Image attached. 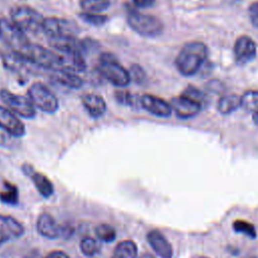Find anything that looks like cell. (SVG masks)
Segmentation results:
<instances>
[{"label": "cell", "instance_id": "ffe728a7", "mask_svg": "<svg viewBox=\"0 0 258 258\" xmlns=\"http://www.w3.org/2000/svg\"><path fill=\"white\" fill-rule=\"evenodd\" d=\"M51 78L56 83L70 89H80L83 86V80L80 76L77 75V73L64 69L52 70Z\"/></svg>", "mask_w": 258, "mask_h": 258}, {"label": "cell", "instance_id": "3957f363", "mask_svg": "<svg viewBox=\"0 0 258 258\" xmlns=\"http://www.w3.org/2000/svg\"><path fill=\"white\" fill-rule=\"evenodd\" d=\"M100 76L116 87H126L131 82L129 71L126 70L112 52H103L96 67Z\"/></svg>", "mask_w": 258, "mask_h": 258}, {"label": "cell", "instance_id": "83f0119b", "mask_svg": "<svg viewBox=\"0 0 258 258\" xmlns=\"http://www.w3.org/2000/svg\"><path fill=\"white\" fill-rule=\"evenodd\" d=\"M80 18L85 22L93 26H102L108 21V16L102 13H89V12H80Z\"/></svg>", "mask_w": 258, "mask_h": 258}, {"label": "cell", "instance_id": "9c48e42d", "mask_svg": "<svg viewBox=\"0 0 258 258\" xmlns=\"http://www.w3.org/2000/svg\"><path fill=\"white\" fill-rule=\"evenodd\" d=\"M0 57L2 60L3 66L10 72L17 74L19 76H23L25 74H31L34 72V69L37 68L36 66L32 64L28 60L22 58L21 56L15 54L14 52L10 51H1Z\"/></svg>", "mask_w": 258, "mask_h": 258}, {"label": "cell", "instance_id": "ab89813d", "mask_svg": "<svg viewBox=\"0 0 258 258\" xmlns=\"http://www.w3.org/2000/svg\"><path fill=\"white\" fill-rule=\"evenodd\" d=\"M192 258H209V257H206V256H196V257H192Z\"/></svg>", "mask_w": 258, "mask_h": 258}, {"label": "cell", "instance_id": "1f68e13d", "mask_svg": "<svg viewBox=\"0 0 258 258\" xmlns=\"http://www.w3.org/2000/svg\"><path fill=\"white\" fill-rule=\"evenodd\" d=\"M129 75L131 78V81L140 84L142 83L145 78H146V74L145 71L143 70V68L137 63H133L131 64L130 69H129Z\"/></svg>", "mask_w": 258, "mask_h": 258}, {"label": "cell", "instance_id": "30bf717a", "mask_svg": "<svg viewBox=\"0 0 258 258\" xmlns=\"http://www.w3.org/2000/svg\"><path fill=\"white\" fill-rule=\"evenodd\" d=\"M256 43L251 37L241 35L236 39L234 44V56L239 64H244L252 60L256 56Z\"/></svg>", "mask_w": 258, "mask_h": 258}, {"label": "cell", "instance_id": "5bb4252c", "mask_svg": "<svg viewBox=\"0 0 258 258\" xmlns=\"http://www.w3.org/2000/svg\"><path fill=\"white\" fill-rule=\"evenodd\" d=\"M170 106L172 111L175 113V115L178 118L186 119L191 118L200 113L203 106L191 101L188 98H185L183 96H177L173 97L170 100Z\"/></svg>", "mask_w": 258, "mask_h": 258}, {"label": "cell", "instance_id": "ba28073f", "mask_svg": "<svg viewBox=\"0 0 258 258\" xmlns=\"http://www.w3.org/2000/svg\"><path fill=\"white\" fill-rule=\"evenodd\" d=\"M43 32L48 38L62 36H77L79 32L78 25L67 18L49 16L43 21Z\"/></svg>", "mask_w": 258, "mask_h": 258}, {"label": "cell", "instance_id": "836d02e7", "mask_svg": "<svg viewBox=\"0 0 258 258\" xmlns=\"http://www.w3.org/2000/svg\"><path fill=\"white\" fill-rule=\"evenodd\" d=\"M248 12L252 25L258 29V1L251 3L248 8Z\"/></svg>", "mask_w": 258, "mask_h": 258}, {"label": "cell", "instance_id": "6da1fadb", "mask_svg": "<svg viewBox=\"0 0 258 258\" xmlns=\"http://www.w3.org/2000/svg\"><path fill=\"white\" fill-rule=\"evenodd\" d=\"M208 56V47L201 41L186 42L175 57L177 71L185 77L195 75Z\"/></svg>", "mask_w": 258, "mask_h": 258}, {"label": "cell", "instance_id": "8d00e7d4", "mask_svg": "<svg viewBox=\"0 0 258 258\" xmlns=\"http://www.w3.org/2000/svg\"><path fill=\"white\" fill-rule=\"evenodd\" d=\"M23 258H42V256L37 250H32L28 252L26 255H24Z\"/></svg>", "mask_w": 258, "mask_h": 258}, {"label": "cell", "instance_id": "2e32d148", "mask_svg": "<svg viewBox=\"0 0 258 258\" xmlns=\"http://www.w3.org/2000/svg\"><path fill=\"white\" fill-rule=\"evenodd\" d=\"M57 53L60 56V69H64L74 73H81L86 70L87 63L83 51L69 50Z\"/></svg>", "mask_w": 258, "mask_h": 258}, {"label": "cell", "instance_id": "7402d4cb", "mask_svg": "<svg viewBox=\"0 0 258 258\" xmlns=\"http://www.w3.org/2000/svg\"><path fill=\"white\" fill-rule=\"evenodd\" d=\"M137 250V246L133 241L125 240L116 246L111 258H136Z\"/></svg>", "mask_w": 258, "mask_h": 258}, {"label": "cell", "instance_id": "f1b7e54d", "mask_svg": "<svg viewBox=\"0 0 258 258\" xmlns=\"http://www.w3.org/2000/svg\"><path fill=\"white\" fill-rule=\"evenodd\" d=\"M114 97L119 104L127 107H135L137 105V102L140 103V100L137 101V97L135 95H132L128 91H116L114 93Z\"/></svg>", "mask_w": 258, "mask_h": 258}, {"label": "cell", "instance_id": "d6986e66", "mask_svg": "<svg viewBox=\"0 0 258 258\" xmlns=\"http://www.w3.org/2000/svg\"><path fill=\"white\" fill-rule=\"evenodd\" d=\"M22 169L25 174H27L31 178L36 189L42 197L49 198L53 194V185L44 174L35 171L29 164H24L22 166Z\"/></svg>", "mask_w": 258, "mask_h": 258}, {"label": "cell", "instance_id": "7c38bea8", "mask_svg": "<svg viewBox=\"0 0 258 258\" xmlns=\"http://www.w3.org/2000/svg\"><path fill=\"white\" fill-rule=\"evenodd\" d=\"M140 105L144 110L157 117H168L172 113L170 104L154 95H142L140 97Z\"/></svg>", "mask_w": 258, "mask_h": 258}, {"label": "cell", "instance_id": "ac0fdd59", "mask_svg": "<svg viewBox=\"0 0 258 258\" xmlns=\"http://www.w3.org/2000/svg\"><path fill=\"white\" fill-rule=\"evenodd\" d=\"M81 102L86 111L93 118L102 117L107 110L105 99L98 94H85L81 97Z\"/></svg>", "mask_w": 258, "mask_h": 258}, {"label": "cell", "instance_id": "d4e9b609", "mask_svg": "<svg viewBox=\"0 0 258 258\" xmlns=\"http://www.w3.org/2000/svg\"><path fill=\"white\" fill-rule=\"evenodd\" d=\"M241 106L248 112L255 113L258 111V91L245 92L241 97Z\"/></svg>", "mask_w": 258, "mask_h": 258}, {"label": "cell", "instance_id": "603a6c76", "mask_svg": "<svg viewBox=\"0 0 258 258\" xmlns=\"http://www.w3.org/2000/svg\"><path fill=\"white\" fill-rule=\"evenodd\" d=\"M111 0H80V7L83 12L101 13L108 9Z\"/></svg>", "mask_w": 258, "mask_h": 258}, {"label": "cell", "instance_id": "52a82bcc", "mask_svg": "<svg viewBox=\"0 0 258 258\" xmlns=\"http://www.w3.org/2000/svg\"><path fill=\"white\" fill-rule=\"evenodd\" d=\"M0 99L8 108L25 119H32L36 115V110L28 97L15 94L7 89L0 90Z\"/></svg>", "mask_w": 258, "mask_h": 258}, {"label": "cell", "instance_id": "d590c367", "mask_svg": "<svg viewBox=\"0 0 258 258\" xmlns=\"http://www.w3.org/2000/svg\"><path fill=\"white\" fill-rule=\"evenodd\" d=\"M45 258H70L67 253L62 251H52L45 256Z\"/></svg>", "mask_w": 258, "mask_h": 258}, {"label": "cell", "instance_id": "4fadbf2b", "mask_svg": "<svg viewBox=\"0 0 258 258\" xmlns=\"http://www.w3.org/2000/svg\"><path fill=\"white\" fill-rule=\"evenodd\" d=\"M23 233L24 228L17 220L10 216L0 215V246L21 237Z\"/></svg>", "mask_w": 258, "mask_h": 258}, {"label": "cell", "instance_id": "44dd1931", "mask_svg": "<svg viewBox=\"0 0 258 258\" xmlns=\"http://www.w3.org/2000/svg\"><path fill=\"white\" fill-rule=\"evenodd\" d=\"M241 106V97L235 94L225 95L218 102V110L222 114H230Z\"/></svg>", "mask_w": 258, "mask_h": 258}, {"label": "cell", "instance_id": "f546056e", "mask_svg": "<svg viewBox=\"0 0 258 258\" xmlns=\"http://www.w3.org/2000/svg\"><path fill=\"white\" fill-rule=\"evenodd\" d=\"M233 229L236 231V232H239V233H242L250 238H256L257 237V233H256V230L254 228V226L249 223V222H246V221H243V220H237L233 223Z\"/></svg>", "mask_w": 258, "mask_h": 258}, {"label": "cell", "instance_id": "8fae6325", "mask_svg": "<svg viewBox=\"0 0 258 258\" xmlns=\"http://www.w3.org/2000/svg\"><path fill=\"white\" fill-rule=\"evenodd\" d=\"M0 126L10 135L19 138L25 135L26 128L23 122L8 108L0 105Z\"/></svg>", "mask_w": 258, "mask_h": 258}, {"label": "cell", "instance_id": "277c9868", "mask_svg": "<svg viewBox=\"0 0 258 258\" xmlns=\"http://www.w3.org/2000/svg\"><path fill=\"white\" fill-rule=\"evenodd\" d=\"M10 17L12 22L25 33L37 34L43 32L44 17L31 6L17 5L12 7Z\"/></svg>", "mask_w": 258, "mask_h": 258}, {"label": "cell", "instance_id": "484cf974", "mask_svg": "<svg viewBox=\"0 0 258 258\" xmlns=\"http://www.w3.org/2000/svg\"><path fill=\"white\" fill-rule=\"evenodd\" d=\"M80 249L84 255L94 256L100 252L101 245L96 239L92 237H85L80 243Z\"/></svg>", "mask_w": 258, "mask_h": 258}, {"label": "cell", "instance_id": "5b68a950", "mask_svg": "<svg viewBox=\"0 0 258 258\" xmlns=\"http://www.w3.org/2000/svg\"><path fill=\"white\" fill-rule=\"evenodd\" d=\"M127 23L137 34L144 37H156L163 31L164 25L156 16L130 10L127 14Z\"/></svg>", "mask_w": 258, "mask_h": 258}, {"label": "cell", "instance_id": "e575fe53", "mask_svg": "<svg viewBox=\"0 0 258 258\" xmlns=\"http://www.w3.org/2000/svg\"><path fill=\"white\" fill-rule=\"evenodd\" d=\"M134 5L140 8H147L154 4L155 0H132Z\"/></svg>", "mask_w": 258, "mask_h": 258}, {"label": "cell", "instance_id": "d6a6232c", "mask_svg": "<svg viewBox=\"0 0 258 258\" xmlns=\"http://www.w3.org/2000/svg\"><path fill=\"white\" fill-rule=\"evenodd\" d=\"M14 138L5 129L0 126V146L11 148L14 145Z\"/></svg>", "mask_w": 258, "mask_h": 258}, {"label": "cell", "instance_id": "4dcf8cb0", "mask_svg": "<svg viewBox=\"0 0 258 258\" xmlns=\"http://www.w3.org/2000/svg\"><path fill=\"white\" fill-rule=\"evenodd\" d=\"M181 96L190 99L191 101L200 104V105H204L206 103V97L203 94V92L201 90H199L197 87H194L191 85L187 86L183 92L181 93Z\"/></svg>", "mask_w": 258, "mask_h": 258}, {"label": "cell", "instance_id": "74e56055", "mask_svg": "<svg viewBox=\"0 0 258 258\" xmlns=\"http://www.w3.org/2000/svg\"><path fill=\"white\" fill-rule=\"evenodd\" d=\"M253 121L256 125H258V111L253 113Z\"/></svg>", "mask_w": 258, "mask_h": 258}, {"label": "cell", "instance_id": "f35d334b", "mask_svg": "<svg viewBox=\"0 0 258 258\" xmlns=\"http://www.w3.org/2000/svg\"><path fill=\"white\" fill-rule=\"evenodd\" d=\"M140 258H155V257L152 256V255L149 254V253H145V254H143Z\"/></svg>", "mask_w": 258, "mask_h": 258}, {"label": "cell", "instance_id": "8992f818", "mask_svg": "<svg viewBox=\"0 0 258 258\" xmlns=\"http://www.w3.org/2000/svg\"><path fill=\"white\" fill-rule=\"evenodd\" d=\"M27 97L35 108L48 114L55 113L59 107V102L55 94L40 82L30 85L27 90Z\"/></svg>", "mask_w": 258, "mask_h": 258}, {"label": "cell", "instance_id": "4316f807", "mask_svg": "<svg viewBox=\"0 0 258 258\" xmlns=\"http://www.w3.org/2000/svg\"><path fill=\"white\" fill-rule=\"evenodd\" d=\"M95 232L97 237L103 242L109 243V242H113L116 239V231L110 225H107V224L98 225L95 229Z\"/></svg>", "mask_w": 258, "mask_h": 258}, {"label": "cell", "instance_id": "e0dca14e", "mask_svg": "<svg viewBox=\"0 0 258 258\" xmlns=\"http://www.w3.org/2000/svg\"><path fill=\"white\" fill-rule=\"evenodd\" d=\"M147 241L154 252L161 258H171L173 250L170 243L158 230H151L147 234Z\"/></svg>", "mask_w": 258, "mask_h": 258}, {"label": "cell", "instance_id": "7a4b0ae2", "mask_svg": "<svg viewBox=\"0 0 258 258\" xmlns=\"http://www.w3.org/2000/svg\"><path fill=\"white\" fill-rule=\"evenodd\" d=\"M0 40L12 52L26 60L28 59L33 43L28 39L25 32L6 17L0 18Z\"/></svg>", "mask_w": 258, "mask_h": 258}, {"label": "cell", "instance_id": "9a60e30c", "mask_svg": "<svg viewBox=\"0 0 258 258\" xmlns=\"http://www.w3.org/2000/svg\"><path fill=\"white\" fill-rule=\"evenodd\" d=\"M38 233L48 239H56L64 234V226H60L49 214H41L36 223Z\"/></svg>", "mask_w": 258, "mask_h": 258}, {"label": "cell", "instance_id": "cb8c5ba5", "mask_svg": "<svg viewBox=\"0 0 258 258\" xmlns=\"http://www.w3.org/2000/svg\"><path fill=\"white\" fill-rule=\"evenodd\" d=\"M4 186L5 188L0 191V201L4 204L16 205L19 200L18 188L8 181L4 182Z\"/></svg>", "mask_w": 258, "mask_h": 258}, {"label": "cell", "instance_id": "60d3db41", "mask_svg": "<svg viewBox=\"0 0 258 258\" xmlns=\"http://www.w3.org/2000/svg\"><path fill=\"white\" fill-rule=\"evenodd\" d=\"M246 258H257L256 256H249V257H246Z\"/></svg>", "mask_w": 258, "mask_h": 258}]
</instances>
